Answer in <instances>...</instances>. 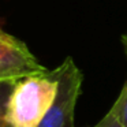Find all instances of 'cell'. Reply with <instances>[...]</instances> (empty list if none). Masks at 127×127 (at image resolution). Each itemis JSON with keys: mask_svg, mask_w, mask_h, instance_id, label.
I'll list each match as a JSON object with an SVG mask.
<instances>
[{"mask_svg": "<svg viewBox=\"0 0 127 127\" xmlns=\"http://www.w3.org/2000/svg\"><path fill=\"white\" fill-rule=\"evenodd\" d=\"M58 89L53 70L17 82L7 98L1 123L7 127H38L52 107Z\"/></svg>", "mask_w": 127, "mask_h": 127, "instance_id": "obj_1", "label": "cell"}, {"mask_svg": "<svg viewBox=\"0 0 127 127\" xmlns=\"http://www.w3.org/2000/svg\"><path fill=\"white\" fill-rule=\"evenodd\" d=\"M53 72L59 82L58 94L38 127H75V107L82 89L83 74L70 56Z\"/></svg>", "mask_w": 127, "mask_h": 127, "instance_id": "obj_2", "label": "cell"}, {"mask_svg": "<svg viewBox=\"0 0 127 127\" xmlns=\"http://www.w3.org/2000/svg\"><path fill=\"white\" fill-rule=\"evenodd\" d=\"M47 71L22 40L4 30L0 32V82L14 86L25 78Z\"/></svg>", "mask_w": 127, "mask_h": 127, "instance_id": "obj_3", "label": "cell"}, {"mask_svg": "<svg viewBox=\"0 0 127 127\" xmlns=\"http://www.w3.org/2000/svg\"><path fill=\"white\" fill-rule=\"evenodd\" d=\"M111 109L115 112V115L118 116V119L123 124V127H127V81L123 85L120 94L118 96V98L111 107Z\"/></svg>", "mask_w": 127, "mask_h": 127, "instance_id": "obj_4", "label": "cell"}, {"mask_svg": "<svg viewBox=\"0 0 127 127\" xmlns=\"http://www.w3.org/2000/svg\"><path fill=\"white\" fill-rule=\"evenodd\" d=\"M93 127H123V124L120 123V120L115 115V112L109 108V111L102 116L101 120L98 123H96Z\"/></svg>", "mask_w": 127, "mask_h": 127, "instance_id": "obj_5", "label": "cell"}, {"mask_svg": "<svg viewBox=\"0 0 127 127\" xmlns=\"http://www.w3.org/2000/svg\"><path fill=\"white\" fill-rule=\"evenodd\" d=\"M122 42H123L124 51H126V55H127V33L123 34V37H122Z\"/></svg>", "mask_w": 127, "mask_h": 127, "instance_id": "obj_6", "label": "cell"}]
</instances>
